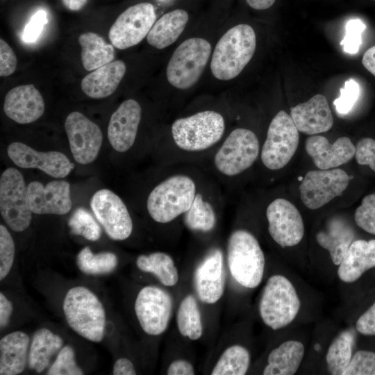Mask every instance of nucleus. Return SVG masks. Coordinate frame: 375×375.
I'll return each instance as SVG.
<instances>
[{
    "instance_id": "5701e85b",
    "label": "nucleus",
    "mask_w": 375,
    "mask_h": 375,
    "mask_svg": "<svg viewBox=\"0 0 375 375\" xmlns=\"http://www.w3.org/2000/svg\"><path fill=\"white\" fill-rule=\"evenodd\" d=\"M290 116L298 131L310 135L326 132L333 124L327 99L321 94L291 108Z\"/></svg>"
},
{
    "instance_id": "9b49d317",
    "label": "nucleus",
    "mask_w": 375,
    "mask_h": 375,
    "mask_svg": "<svg viewBox=\"0 0 375 375\" xmlns=\"http://www.w3.org/2000/svg\"><path fill=\"white\" fill-rule=\"evenodd\" d=\"M349 181L348 174L338 167L310 170L299 185L301 200L308 208L319 209L340 196Z\"/></svg>"
},
{
    "instance_id": "7c9ffc66",
    "label": "nucleus",
    "mask_w": 375,
    "mask_h": 375,
    "mask_svg": "<svg viewBox=\"0 0 375 375\" xmlns=\"http://www.w3.org/2000/svg\"><path fill=\"white\" fill-rule=\"evenodd\" d=\"M78 42L81 47L82 65L87 71H94L111 62L115 58L114 46L107 44L95 33H82Z\"/></svg>"
},
{
    "instance_id": "3c124183",
    "label": "nucleus",
    "mask_w": 375,
    "mask_h": 375,
    "mask_svg": "<svg viewBox=\"0 0 375 375\" xmlns=\"http://www.w3.org/2000/svg\"><path fill=\"white\" fill-rule=\"evenodd\" d=\"M112 374L114 375H135L133 362L128 358H120L116 360L113 365Z\"/></svg>"
},
{
    "instance_id": "58836bf2",
    "label": "nucleus",
    "mask_w": 375,
    "mask_h": 375,
    "mask_svg": "<svg viewBox=\"0 0 375 375\" xmlns=\"http://www.w3.org/2000/svg\"><path fill=\"white\" fill-rule=\"evenodd\" d=\"M47 374L48 375H82L83 372L76 362L74 349L69 345H66L61 349Z\"/></svg>"
},
{
    "instance_id": "c9c22d12",
    "label": "nucleus",
    "mask_w": 375,
    "mask_h": 375,
    "mask_svg": "<svg viewBox=\"0 0 375 375\" xmlns=\"http://www.w3.org/2000/svg\"><path fill=\"white\" fill-rule=\"evenodd\" d=\"M251 356L243 346L234 344L226 348L214 367L212 375H244L250 365Z\"/></svg>"
},
{
    "instance_id": "1a4fd4ad",
    "label": "nucleus",
    "mask_w": 375,
    "mask_h": 375,
    "mask_svg": "<svg viewBox=\"0 0 375 375\" xmlns=\"http://www.w3.org/2000/svg\"><path fill=\"white\" fill-rule=\"evenodd\" d=\"M299 131L291 116L281 110L272 119L260 148V160L269 170L283 168L294 156L299 142Z\"/></svg>"
},
{
    "instance_id": "4c0bfd02",
    "label": "nucleus",
    "mask_w": 375,
    "mask_h": 375,
    "mask_svg": "<svg viewBox=\"0 0 375 375\" xmlns=\"http://www.w3.org/2000/svg\"><path fill=\"white\" fill-rule=\"evenodd\" d=\"M68 226L72 234L81 235L90 241L98 240L101 228L91 213L83 208L74 210L68 220Z\"/></svg>"
},
{
    "instance_id": "4d7b16f0",
    "label": "nucleus",
    "mask_w": 375,
    "mask_h": 375,
    "mask_svg": "<svg viewBox=\"0 0 375 375\" xmlns=\"http://www.w3.org/2000/svg\"><path fill=\"white\" fill-rule=\"evenodd\" d=\"M373 375H375V370H374V372H373Z\"/></svg>"
},
{
    "instance_id": "13d9d810",
    "label": "nucleus",
    "mask_w": 375,
    "mask_h": 375,
    "mask_svg": "<svg viewBox=\"0 0 375 375\" xmlns=\"http://www.w3.org/2000/svg\"><path fill=\"white\" fill-rule=\"evenodd\" d=\"M375 1V0H374Z\"/></svg>"
},
{
    "instance_id": "72a5a7b5",
    "label": "nucleus",
    "mask_w": 375,
    "mask_h": 375,
    "mask_svg": "<svg viewBox=\"0 0 375 375\" xmlns=\"http://www.w3.org/2000/svg\"><path fill=\"white\" fill-rule=\"evenodd\" d=\"M354 334L350 330L340 333L331 342L326 355L327 369L331 374L342 375L351 358Z\"/></svg>"
},
{
    "instance_id": "79ce46f5",
    "label": "nucleus",
    "mask_w": 375,
    "mask_h": 375,
    "mask_svg": "<svg viewBox=\"0 0 375 375\" xmlns=\"http://www.w3.org/2000/svg\"><path fill=\"white\" fill-rule=\"evenodd\" d=\"M375 370V353L360 350L353 356L342 375H373Z\"/></svg>"
},
{
    "instance_id": "de8ad7c7",
    "label": "nucleus",
    "mask_w": 375,
    "mask_h": 375,
    "mask_svg": "<svg viewBox=\"0 0 375 375\" xmlns=\"http://www.w3.org/2000/svg\"><path fill=\"white\" fill-rule=\"evenodd\" d=\"M17 57L7 42L0 39V76H8L15 71Z\"/></svg>"
},
{
    "instance_id": "4be33fe9",
    "label": "nucleus",
    "mask_w": 375,
    "mask_h": 375,
    "mask_svg": "<svg viewBox=\"0 0 375 375\" xmlns=\"http://www.w3.org/2000/svg\"><path fill=\"white\" fill-rule=\"evenodd\" d=\"M3 110L7 117L24 124L38 119L44 112V102L33 84L22 85L9 90L4 99Z\"/></svg>"
},
{
    "instance_id": "49530a36",
    "label": "nucleus",
    "mask_w": 375,
    "mask_h": 375,
    "mask_svg": "<svg viewBox=\"0 0 375 375\" xmlns=\"http://www.w3.org/2000/svg\"><path fill=\"white\" fill-rule=\"evenodd\" d=\"M355 158L359 165H367L375 172V140L360 139L356 145Z\"/></svg>"
},
{
    "instance_id": "5fc2aeb1",
    "label": "nucleus",
    "mask_w": 375,
    "mask_h": 375,
    "mask_svg": "<svg viewBox=\"0 0 375 375\" xmlns=\"http://www.w3.org/2000/svg\"><path fill=\"white\" fill-rule=\"evenodd\" d=\"M247 4L256 10H265L270 8L276 0H245Z\"/></svg>"
},
{
    "instance_id": "603ef678",
    "label": "nucleus",
    "mask_w": 375,
    "mask_h": 375,
    "mask_svg": "<svg viewBox=\"0 0 375 375\" xmlns=\"http://www.w3.org/2000/svg\"><path fill=\"white\" fill-rule=\"evenodd\" d=\"M12 312V304L3 293H0V327L5 328L9 323Z\"/></svg>"
},
{
    "instance_id": "4468645a",
    "label": "nucleus",
    "mask_w": 375,
    "mask_h": 375,
    "mask_svg": "<svg viewBox=\"0 0 375 375\" xmlns=\"http://www.w3.org/2000/svg\"><path fill=\"white\" fill-rule=\"evenodd\" d=\"M268 232L281 247L298 244L303 238L305 227L301 215L290 201L276 198L266 208Z\"/></svg>"
},
{
    "instance_id": "20e7f679",
    "label": "nucleus",
    "mask_w": 375,
    "mask_h": 375,
    "mask_svg": "<svg viewBox=\"0 0 375 375\" xmlns=\"http://www.w3.org/2000/svg\"><path fill=\"white\" fill-rule=\"evenodd\" d=\"M227 265L234 280L253 289L261 283L265 258L256 238L249 231L236 229L230 234L226 247Z\"/></svg>"
},
{
    "instance_id": "0eeeda50",
    "label": "nucleus",
    "mask_w": 375,
    "mask_h": 375,
    "mask_svg": "<svg viewBox=\"0 0 375 375\" xmlns=\"http://www.w3.org/2000/svg\"><path fill=\"white\" fill-rule=\"evenodd\" d=\"M301 308V301L292 283L284 276H270L259 301L258 312L262 322L272 330L289 325Z\"/></svg>"
},
{
    "instance_id": "393cba45",
    "label": "nucleus",
    "mask_w": 375,
    "mask_h": 375,
    "mask_svg": "<svg viewBox=\"0 0 375 375\" xmlns=\"http://www.w3.org/2000/svg\"><path fill=\"white\" fill-rule=\"evenodd\" d=\"M126 70L122 60L112 61L86 75L81 81V90L92 99L107 97L117 90Z\"/></svg>"
},
{
    "instance_id": "c03bdc74",
    "label": "nucleus",
    "mask_w": 375,
    "mask_h": 375,
    "mask_svg": "<svg viewBox=\"0 0 375 375\" xmlns=\"http://www.w3.org/2000/svg\"><path fill=\"white\" fill-rule=\"evenodd\" d=\"M360 91V85L355 80L346 81L344 87L340 89V97L333 101L336 111L341 115L349 113L357 101Z\"/></svg>"
},
{
    "instance_id": "a878e982",
    "label": "nucleus",
    "mask_w": 375,
    "mask_h": 375,
    "mask_svg": "<svg viewBox=\"0 0 375 375\" xmlns=\"http://www.w3.org/2000/svg\"><path fill=\"white\" fill-rule=\"evenodd\" d=\"M315 238L318 244L328 251L334 265H339L353 241L354 232L346 221L335 217L326 222Z\"/></svg>"
},
{
    "instance_id": "f3484780",
    "label": "nucleus",
    "mask_w": 375,
    "mask_h": 375,
    "mask_svg": "<svg viewBox=\"0 0 375 375\" xmlns=\"http://www.w3.org/2000/svg\"><path fill=\"white\" fill-rule=\"evenodd\" d=\"M8 157L22 168H37L54 178L67 176L74 164L62 153L40 152L22 142H12L7 149Z\"/></svg>"
},
{
    "instance_id": "37998d69",
    "label": "nucleus",
    "mask_w": 375,
    "mask_h": 375,
    "mask_svg": "<svg viewBox=\"0 0 375 375\" xmlns=\"http://www.w3.org/2000/svg\"><path fill=\"white\" fill-rule=\"evenodd\" d=\"M366 26L360 19H349L345 25V35L340 42L343 51L347 53H356L362 44V33Z\"/></svg>"
},
{
    "instance_id": "6e6552de",
    "label": "nucleus",
    "mask_w": 375,
    "mask_h": 375,
    "mask_svg": "<svg viewBox=\"0 0 375 375\" xmlns=\"http://www.w3.org/2000/svg\"><path fill=\"white\" fill-rule=\"evenodd\" d=\"M210 53L211 45L205 39L191 38L183 42L167 64L168 82L179 90L191 88L201 76Z\"/></svg>"
},
{
    "instance_id": "9d476101",
    "label": "nucleus",
    "mask_w": 375,
    "mask_h": 375,
    "mask_svg": "<svg viewBox=\"0 0 375 375\" xmlns=\"http://www.w3.org/2000/svg\"><path fill=\"white\" fill-rule=\"evenodd\" d=\"M0 212L2 218L15 232H22L30 225L32 211L30 208L28 189L21 172L9 167L0 178Z\"/></svg>"
},
{
    "instance_id": "7ed1b4c3",
    "label": "nucleus",
    "mask_w": 375,
    "mask_h": 375,
    "mask_svg": "<svg viewBox=\"0 0 375 375\" xmlns=\"http://www.w3.org/2000/svg\"><path fill=\"white\" fill-rule=\"evenodd\" d=\"M256 47L253 28L238 24L228 30L217 43L210 62L212 75L221 81L238 76L252 58Z\"/></svg>"
},
{
    "instance_id": "473e14b6",
    "label": "nucleus",
    "mask_w": 375,
    "mask_h": 375,
    "mask_svg": "<svg viewBox=\"0 0 375 375\" xmlns=\"http://www.w3.org/2000/svg\"><path fill=\"white\" fill-rule=\"evenodd\" d=\"M137 267L142 272L151 273L167 287H172L178 281V272L174 261L169 254L153 252L140 255L136 259Z\"/></svg>"
},
{
    "instance_id": "6ab92c4d",
    "label": "nucleus",
    "mask_w": 375,
    "mask_h": 375,
    "mask_svg": "<svg viewBox=\"0 0 375 375\" xmlns=\"http://www.w3.org/2000/svg\"><path fill=\"white\" fill-rule=\"evenodd\" d=\"M141 117V106L132 99L123 101L112 114L108 126V138L115 151L124 153L131 149Z\"/></svg>"
},
{
    "instance_id": "ddd939ff",
    "label": "nucleus",
    "mask_w": 375,
    "mask_h": 375,
    "mask_svg": "<svg viewBox=\"0 0 375 375\" xmlns=\"http://www.w3.org/2000/svg\"><path fill=\"white\" fill-rule=\"evenodd\" d=\"M156 14L150 3H140L128 8L110 28L108 37L114 47L126 49L140 43L156 22Z\"/></svg>"
},
{
    "instance_id": "2f4dec72",
    "label": "nucleus",
    "mask_w": 375,
    "mask_h": 375,
    "mask_svg": "<svg viewBox=\"0 0 375 375\" xmlns=\"http://www.w3.org/2000/svg\"><path fill=\"white\" fill-rule=\"evenodd\" d=\"M62 343V338L50 330L45 328L37 330L33 336L28 356L29 368L38 373L43 372Z\"/></svg>"
},
{
    "instance_id": "c756f323",
    "label": "nucleus",
    "mask_w": 375,
    "mask_h": 375,
    "mask_svg": "<svg viewBox=\"0 0 375 375\" xmlns=\"http://www.w3.org/2000/svg\"><path fill=\"white\" fill-rule=\"evenodd\" d=\"M215 201L209 192L199 188L190 208L183 216L185 226L196 232L208 233L217 224Z\"/></svg>"
},
{
    "instance_id": "b1692460",
    "label": "nucleus",
    "mask_w": 375,
    "mask_h": 375,
    "mask_svg": "<svg viewBox=\"0 0 375 375\" xmlns=\"http://www.w3.org/2000/svg\"><path fill=\"white\" fill-rule=\"evenodd\" d=\"M375 267V240L353 241L338 265V278L344 283L356 281Z\"/></svg>"
},
{
    "instance_id": "f257e3e1",
    "label": "nucleus",
    "mask_w": 375,
    "mask_h": 375,
    "mask_svg": "<svg viewBox=\"0 0 375 375\" xmlns=\"http://www.w3.org/2000/svg\"><path fill=\"white\" fill-rule=\"evenodd\" d=\"M200 188L196 178L187 172L169 174L150 192L147 211L156 222L170 223L190 208Z\"/></svg>"
},
{
    "instance_id": "423d86ee",
    "label": "nucleus",
    "mask_w": 375,
    "mask_h": 375,
    "mask_svg": "<svg viewBox=\"0 0 375 375\" xmlns=\"http://www.w3.org/2000/svg\"><path fill=\"white\" fill-rule=\"evenodd\" d=\"M260 152V142L255 133L245 128H237L215 149L212 167L222 178H233L248 170Z\"/></svg>"
},
{
    "instance_id": "e433bc0d",
    "label": "nucleus",
    "mask_w": 375,
    "mask_h": 375,
    "mask_svg": "<svg viewBox=\"0 0 375 375\" xmlns=\"http://www.w3.org/2000/svg\"><path fill=\"white\" fill-rule=\"evenodd\" d=\"M78 269L87 274H104L112 272L118 264L117 256L110 251L92 252L89 247L82 249L76 256Z\"/></svg>"
},
{
    "instance_id": "bb28decb",
    "label": "nucleus",
    "mask_w": 375,
    "mask_h": 375,
    "mask_svg": "<svg viewBox=\"0 0 375 375\" xmlns=\"http://www.w3.org/2000/svg\"><path fill=\"white\" fill-rule=\"evenodd\" d=\"M28 335L15 331L0 340V374L17 375L25 369L29 344Z\"/></svg>"
},
{
    "instance_id": "cd10ccee",
    "label": "nucleus",
    "mask_w": 375,
    "mask_h": 375,
    "mask_svg": "<svg viewBox=\"0 0 375 375\" xmlns=\"http://www.w3.org/2000/svg\"><path fill=\"white\" fill-rule=\"evenodd\" d=\"M188 12L176 9L165 13L159 18L147 36L148 43L162 49L173 44L184 31L188 22Z\"/></svg>"
},
{
    "instance_id": "f8f14e48",
    "label": "nucleus",
    "mask_w": 375,
    "mask_h": 375,
    "mask_svg": "<svg viewBox=\"0 0 375 375\" xmlns=\"http://www.w3.org/2000/svg\"><path fill=\"white\" fill-rule=\"evenodd\" d=\"M135 312L142 330L150 335H159L168 327L173 308L171 295L163 289L147 285L138 292Z\"/></svg>"
},
{
    "instance_id": "a19ab883",
    "label": "nucleus",
    "mask_w": 375,
    "mask_h": 375,
    "mask_svg": "<svg viewBox=\"0 0 375 375\" xmlns=\"http://www.w3.org/2000/svg\"><path fill=\"white\" fill-rule=\"evenodd\" d=\"M15 258V244L13 239L6 228L0 225V280L8 274Z\"/></svg>"
},
{
    "instance_id": "2eb2a0df",
    "label": "nucleus",
    "mask_w": 375,
    "mask_h": 375,
    "mask_svg": "<svg viewBox=\"0 0 375 375\" xmlns=\"http://www.w3.org/2000/svg\"><path fill=\"white\" fill-rule=\"evenodd\" d=\"M91 208L106 234L114 240L127 239L133 231V222L122 199L107 189L94 193Z\"/></svg>"
},
{
    "instance_id": "864d4df0",
    "label": "nucleus",
    "mask_w": 375,
    "mask_h": 375,
    "mask_svg": "<svg viewBox=\"0 0 375 375\" xmlns=\"http://www.w3.org/2000/svg\"><path fill=\"white\" fill-rule=\"evenodd\" d=\"M362 63L365 68L375 76V45L365 51Z\"/></svg>"
},
{
    "instance_id": "f704fd0d",
    "label": "nucleus",
    "mask_w": 375,
    "mask_h": 375,
    "mask_svg": "<svg viewBox=\"0 0 375 375\" xmlns=\"http://www.w3.org/2000/svg\"><path fill=\"white\" fill-rule=\"evenodd\" d=\"M176 324L179 333L191 340L199 339L203 333L200 310L195 297L185 296L181 301L176 313Z\"/></svg>"
},
{
    "instance_id": "dca6fc26",
    "label": "nucleus",
    "mask_w": 375,
    "mask_h": 375,
    "mask_svg": "<svg viewBox=\"0 0 375 375\" xmlns=\"http://www.w3.org/2000/svg\"><path fill=\"white\" fill-rule=\"evenodd\" d=\"M65 129L74 160L82 165L93 162L103 141L98 125L81 112L74 111L67 115Z\"/></svg>"
},
{
    "instance_id": "39448f33",
    "label": "nucleus",
    "mask_w": 375,
    "mask_h": 375,
    "mask_svg": "<svg viewBox=\"0 0 375 375\" xmlns=\"http://www.w3.org/2000/svg\"><path fill=\"white\" fill-rule=\"evenodd\" d=\"M69 327L83 338L99 342L104 335L106 312L97 297L83 286L72 288L62 305Z\"/></svg>"
},
{
    "instance_id": "f03ea898",
    "label": "nucleus",
    "mask_w": 375,
    "mask_h": 375,
    "mask_svg": "<svg viewBox=\"0 0 375 375\" xmlns=\"http://www.w3.org/2000/svg\"><path fill=\"white\" fill-rule=\"evenodd\" d=\"M225 128L223 115L206 110L176 119L170 133L175 150L182 154L197 155L214 149L222 140Z\"/></svg>"
},
{
    "instance_id": "6e6d98bb",
    "label": "nucleus",
    "mask_w": 375,
    "mask_h": 375,
    "mask_svg": "<svg viewBox=\"0 0 375 375\" xmlns=\"http://www.w3.org/2000/svg\"><path fill=\"white\" fill-rule=\"evenodd\" d=\"M88 0H62L65 7L68 10L77 11L83 8Z\"/></svg>"
},
{
    "instance_id": "a18cd8bd",
    "label": "nucleus",
    "mask_w": 375,
    "mask_h": 375,
    "mask_svg": "<svg viewBox=\"0 0 375 375\" xmlns=\"http://www.w3.org/2000/svg\"><path fill=\"white\" fill-rule=\"evenodd\" d=\"M48 23L47 13L44 10H38L26 25L22 40L26 43H33L40 37L44 26Z\"/></svg>"
},
{
    "instance_id": "a211bd4d",
    "label": "nucleus",
    "mask_w": 375,
    "mask_h": 375,
    "mask_svg": "<svg viewBox=\"0 0 375 375\" xmlns=\"http://www.w3.org/2000/svg\"><path fill=\"white\" fill-rule=\"evenodd\" d=\"M193 282L199 299L214 304L223 296L225 289L224 255L220 249H211L196 267Z\"/></svg>"
},
{
    "instance_id": "09e8293b",
    "label": "nucleus",
    "mask_w": 375,
    "mask_h": 375,
    "mask_svg": "<svg viewBox=\"0 0 375 375\" xmlns=\"http://www.w3.org/2000/svg\"><path fill=\"white\" fill-rule=\"evenodd\" d=\"M357 331L365 335H375V302L358 319Z\"/></svg>"
},
{
    "instance_id": "ea45409f",
    "label": "nucleus",
    "mask_w": 375,
    "mask_h": 375,
    "mask_svg": "<svg viewBox=\"0 0 375 375\" xmlns=\"http://www.w3.org/2000/svg\"><path fill=\"white\" fill-rule=\"evenodd\" d=\"M357 226L365 232L375 235V194L365 196L354 213Z\"/></svg>"
},
{
    "instance_id": "c85d7f7f",
    "label": "nucleus",
    "mask_w": 375,
    "mask_h": 375,
    "mask_svg": "<svg viewBox=\"0 0 375 375\" xmlns=\"http://www.w3.org/2000/svg\"><path fill=\"white\" fill-rule=\"evenodd\" d=\"M305 353L303 344L288 340L270 351L264 375H293L298 370Z\"/></svg>"
},
{
    "instance_id": "8fccbe9b",
    "label": "nucleus",
    "mask_w": 375,
    "mask_h": 375,
    "mask_svg": "<svg viewBox=\"0 0 375 375\" xmlns=\"http://www.w3.org/2000/svg\"><path fill=\"white\" fill-rule=\"evenodd\" d=\"M168 375H193L194 369L192 365L183 359L174 360L170 363L167 369Z\"/></svg>"
},
{
    "instance_id": "412c9836",
    "label": "nucleus",
    "mask_w": 375,
    "mask_h": 375,
    "mask_svg": "<svg viewBox=\"0 0 375 375\" xmlns=\"http://www.w3.org/2000/svg\"><path fill=\"white\" fill-rule=\"evenodd\" d=\"M305 149L320 169L337 168L349 162L356 153V146L346 136L340 137L331 144L324 136L312 135L306 139Z\"/></svg>"
},
{
    "instance_id": "aec40b11",
    "label": "nucleus",
    "mask_w": 375,
    "mask_h": 375,
    "mask_svg": "<svg viewBox=\"0 0 375 375\" xmlns=\"http://www.w3.org/2000/svg\"><path fill=\"white\" fill-rule=\"evenodd\" d=\"M30 208L38 215H64L72 208L70 185L65 181H53L45 186L38 181L28 186Z\"/></svg>"
}]
</instances>
